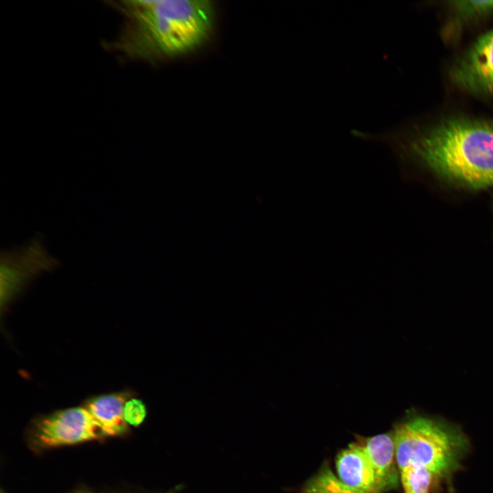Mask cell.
Wrapping results in <instances>:
<instances>
[{
  "mask_svg": "<svg viewBox=\"0 0 493 493\" xmlns=\"http://www.w3.org/2000/svg\"><path fill=\"white\" fill-rule=\"evenodd\" d=\"M453 5L464 18H472L493 11V1H455Z\"/></svg>",
  "mask_w": 493,
  "mask_h": 493,
  "instance_id": "8fae6325",
  "label": "cell"
},
{
  "mask_svg": "<svg viewBox=\"0 0 493 493\" xmlns=\"http://www.w3.org/2000/svg\"><path fill=\"white\" fill-rule=\"evenodd\" d=\"M115 8L125 17L118 36L105 45L131 59L153 61L199 48L211 34L214 5L207 0L124 1Z\"/></svg>",
  "mask_w": 493,
  "mask_h": 493,
  "instance_id": "6da1fadb",
  "label": "cell"
},
{
  "mask_svg": "<svg viewBox=\"0 0 493 493\" xmlns=\"http://www.w3.org/2000/svg\"><path fill=\"white\" fill-rule=\"evenodd\" d=\"M392 431L399 471L424 468L438 479L448 477L459 467L468 446L463 433L421 416L399 423Z\"/></svg>",
  "mask_w": 493,
  "mask_h": 493,
  "instance_id": "3957f363",
  "label": "cell"
},
{
  "mask_svg": "<svg viewBox=\"0 0 493 493\" xmlns=\"http://www.w3.org/2000/svg\"><path fill=\"white\" fill-rule=\"evenodd\" d=\"M35 433L38 444L44 447L106 438L101 425L85 406L58 411L43 418Z\"/></svg>",
  "mask_w": 493,
  "mask_h": 493,
  "instance_id": "5b68a950",
  "label": "cell"
},
{
  "mask_svg": "<svg viewBox=\"0 0 493 493\" xmlns=\"http://www.w3.org/2000/svg\"><path fill=\"white\" fill-rule=\"evenodd\" d=\"M339 480L356 493H379L370 460L362 446L350 444L336 458Z\"/></svg>",
  "mask_w": 493,
  "mask_h": 493,
  "instance_id": "ba28073f",
  "label": "cell"
},
{
  "mask_svg": "<svg viewBox=\"0 0 493 493\" xmlns=\"http://www.w3.org/2000/svg\"><path fill=\"white\" fill-rule=\"evenodd\" d=\"M453 82L470 93L493 94V30L481 36L451 71Z\"/></svg>",
  "mask_w": 493,
  "mask_h": 493,
  "instance_id": "8992f818",
  "label": "cell"
},
{
  "mask_svg": "<svg viewBox=\"0 0 493 493\" xmlns=\"http://www.w3.org/2000/svg\"><path fill=\"white\" fill-rule=\"evenodd\" d=\"M130 395L128 392L101 395L88 400L84 405L101 425L106 437L119 435L127 431L128 424L125 420L123 411Z\"/></svg>",
  "mask_w": 493,
  "mask_h": 493,
  "instance_id": "9c48e42d",
  "label": "cell"
},
{
  "mask_svg": "<svg viewBox=\"0 0 493 493\" xmlns=\"http://www.w3.org/2000/svg\"><path fill=\"white\" fill-rule=\"evenodd\" d=\"M403 493H431L436 475L424 468H409L400 472Z\"/></svg>",
  "mask_w": 493,
  "mask_h": 493,
  "instance_id": "30bf717a",
  "label": "cell"
},
{
  "mask_svg": "<svg viewBox=\"0 0 493 493\" xmlns=\"http://www.w3.org/2000/svg\"><path fill=\"white\" fill-rule=\"evenodd\" d=\"M147 414L143 401L136 398H129L124 406L123 416L125 422L130 425L137 427L144 420Z\"/></svg>",
  "mask_w": 493,
  "mask_h": 493,
  "instance_id": "7c38bea8",
  "label": "cell"
},
{
  "mask_svg": "<svg viewBox=\"0 0 493 493\" xmlns=\"http://www.w3.org/2000/svg\"><path fill=\"white\" fill-rule=\"evenodd\" d=\"M386 144L455 184L472 189L493 187L492 120L448 118L406 144Z\"/></svg>",
  "mask_w": 493,
  "mask_h": 493,
  "instance_id": "7a4b0ae2",
  "label": "cell"
},
{
  "mask_svg": "<svg viewBox=\"0 0 493 493\" xmlns=\"http://www.w3.org/2000/svg\"><path fill=\"white\" fill-rule=\"evenodd\" d=\"M59 262L40 238L25 245L1 253V301L6 304L38 275L54 269Z\"/></svg>",
  "mask_w": 493,
  "mask_h": 493,
  "instance_id": "277c9868",
  "label": "cell"
},
{
  "mask_svg": "<svg viewBox=\"0 0 493 493\" xmlns=\"http://www.w3.org/2000/svg\"><path fill=\"white\" fill-rule=\"evenodd\" d=\"M372 467L377 489L384 493L396 489L401 483L393 431L357 439Z\"/></svg>",
  "mask_w": 493,
  "mask_h": 493,
  "instance_id": "52a82bcc",
  "label": "cell"
},
{
  "mask_svg": "<svg viewBox=\"0 0 493 493\" xmlns=\"http://www.w3.org/2000/svg\"><path fill=\"white\" fill-rule=\"evenodd\" d=\"M77 493H87V492H77Z\"/></svg>",
  "mask_w": 493,
  "mask_h": 493,
  "instance_id": "4fadbf2b",
  "label": "cell"
}]
</instances>
